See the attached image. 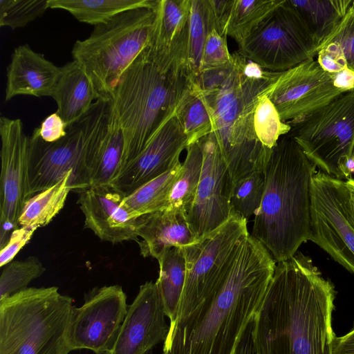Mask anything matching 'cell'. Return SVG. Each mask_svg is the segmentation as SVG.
Masks as SVG:
<instances>
[{
	"instance_id": "1",
	"label": "cell",
	"mask_w": 354,
	"mask_h": 354,
	"mask_svg": "<svg viewBox=\"0 0 354 354\" xmlns=\"http://www.w3.org/2000/svg\"><path fill=\"white\" fill-rule=\"evenodd\" d=\"M335 290L308 257L277 263L254 322L257 354H333Z\"/></svg>"
},
{
	"instance_id": "2",
	"label": "cell",
	"mask_w": 354,
	"mask_h": 354,
	"mask_svg": "<svg viewBox=\"0 0 354 354\" xmlns=\"http://www.w3.org/2000/svg\"><path fill=\"white\" fill-rule=\"evenodd\" d=\"M276 263L249 234L222 285L183 322L169 329L163 352L232 354L261 306Z\"/></svg>"
},
{
	"instance_id": "3",
	"label": "cell",
	"mask_w": 354,
	"mask_h": 354,
	"mask_svg": "<svg viewBox=\"0 0 354 354\" xmlns=\"http://www.w3.org/2000/svg\"><path fill=\"white\" fill-rule=\"evenodd\" d=\"M316 167L288 133L270 149L263 168L264 193L251 235L277 263L292 258L310 239Z\"/></svg>"
},
{
	"instance_id": "4",
	"label": "cell",
	"mask_w": 354,
	"mask_h": 354,
	"mask_svg": "<svg viewBox=\"0 0 354 354\" xmlns=\"http://www.w3.org/2000/svg\"><path fill=\"white\" fill-rule=\"evenodd\" d=\"M225 67L203 71L194 80L205 94L213 119V134L233 183L263 171L270 149L258 140L254 113L258 97L277 75L253 78L244 75L245 58L237 51Z\"/></svg>"
},
{
	"instance_id": "5",
	"label": "cell",
	"mask_w": 354,
	"mask_h": 354,
	"mask_svg": "<svg viewBox=\"0 0 354 354\" xmlns=\"http://www.w3.org/2000/svg\"><path fill=\"white\" fill-rule=\"evenodd\" d=\"M189 86L190 80L183 71H162L145 49L124 71L109 96L124 137L118 174L141 153L161 124L176 111Z\"/></svg>"
},
{
	"instance_id": "6",
	"label": "cell",
	"mask_w": 354,
	"mask_h": 354,
	"mask_svg": "<svg viewBox=\"0 0 354 354\" xmlns=\"http://www.w3.org/2000/svg\"><path fill=\"white\" fill-rule=\"evenodd\" d=\"M75 307L55 286L28 288L0 301V354H68Z\"/></svg>"
},
{
	"instance_id": "7",
	"label": "cell",
	"mask_w": 354,
	"mask_h": 354,
	"mask_svg": "<svg viewBox=\"0 0 354 354\" xmlns=\"http://www.w3.org/2000/svg\"><path fill=\"white\" fill-rule=\"evenodd\" d=\"M110 98L103 95L80 120L71 124L66 135L55 142L30 136L28 187L30 198L72 173V191L90 187L89 174L108 121Z\"/></svg>"
},
{
	"instance_id": "8",
	"label": "cell",
	"mask_w": 354,
	"mask_h": 354,
	"mask_svg": "<svg viewBox=\"0 0 354 354\" xmlns=\"http://www.w3.org/2000/svg\"><path fill=\"white\" fill-rule=\"evenodd\" d=\"M154 8L120 13L107 23L95 26L86 39L74 44L73 60L84 67L101 95L110 96L124 71L147 47Z\"/></svg>"
},
{
	"instance_id": "9",
	"label": "cell",
	"mask_w": 354,
	"mask_h": 354,
	"mask_svg": "<svg viewBox=\"0 0 354 354\" xmlns=\"http://www.w3.org/2000/svg\"><path fill=\"white\" fill-rule=\"evenodd\" d=\"M248 234L247 220L232 211L225 223L183 247L185 281L177 319L170 328L183 322L222 285Z\"/></svg>"
},
{
	"instance_id": "10",
	"label": "cell",
	"mask_w": 354,
	"mask_h": 354,
	"mask_svg": "<svg viewBox=\"0 0 354 354\" xmlns=\"http://www.w3.org/2000/svg\"><path fill=\"white\" fill-rule=\"evenodd\" d=\"M288 124V134L322 171L339 179L350 176L354 148V88Z\"/></svg>"
},
{
	"instance_id": "11",
	"label": "cell",
	"mask_w": 354,
	"mask_h": 354,
	"mask_svg": "<svg viewBox=\"0 0 354 354\" xmlns=\"http://www.w3.org/2000/svg\"><path fill=\"white\" fill-rule=\"evenodd\" d=\"M318 43L299 12L283 0L238 46L237 53L272 72L317 55Z\"/></svg>"
},
{
	"instance_id": "12",
	"label": "cell",
	"mask_w": 354,
	"mask_h": 354,
	"mask_svg": "<svg viewBox=\"0 0 354 354\" xmlns=\"http://www.w3.org/2000/svg\"><path fill=\"white\" fill-rule=\"evenodd\" d=\"M310 241L354 274V208L346 181L317 171L311 183Z\"/></svg>"
},
{
	"instance_id": "13",
	"label": "cell",
	"mask_w": 354,
	"mask_h": 354,
	"mask_svg": "<svg viewBox=\"0 0 354 354\" xmlns=\"http://www.w3.org/2000/svg\"><path fill=\"white\" fill-rule=\"evenodd\" d=\"M353 88V71L347 69L331 73L324 70L317 60L311 59L278 72L264 94L275 106L281 120L288 123L306 116Z\"/></svg>"
},
{
	"instance_id": "14",
	"label": "cell",
	"mask_w": 354,
	"mask_h": 354,
	"mask_svg": "<svg viewBox=\"0 0 354 354\" xmlns=\"http://www.w3.org/2000/svg\"><path fill=\"white\" fill-rule=\"evenodd\" d=\"M129 306L118 285L93 288L84 302L75 307L71 319L68 344L71 351L88 349L95 354L111 351Z\"/></svg>"
},
{
	"instance_id": "15",
	"label": "cell",
	"mask_w": 354,
	"mask_h": 354,
	"mask_svg": "<svg viewBox=\"0 0 354 354\" xmlns=\"http://www.w3.org/2000/svg\"><path fill=\"white\" fill-rule=\"evenodd\" d=\"M0 247L8 242L12 232L19 227V218L30 198L28 160L30 136L20 119L0 118Z\"/></svg>"
},
{
	"instance_id": "16",
	"label": "cell",
	"mask_w": 354,
	"mask_h": 354,
	"mask_svg": "<svg viewBox=\"0 0 354 354\" xmlns=\"http://www.w3.org/2000/svg\"><path fill=\"white\" fill-rule=\"evenodd\" d=\"M200 140L203 164L193 204L187 214L192 231L201 238L225 223L232 209L233 180L213 133Z\"/></svg>"
},
{
	"instance_id": "17",
	"label": "cell",
	"mask_w": 354,
	"mask_h": 354,
	"mask_svg": "<svg viewBox=\"0 0 354 354\" xmlns=\"http://www.w3.org/2000/svg\"><path fill=\"white\" fill-rule=\"evenodd\" d=\"M187 146V138L176 111L161 124L145 149L127 165L111 185L125 195L130 194L174 167Z\"/></svg>"
},
{
	"instance_id": "18",
	"label": "cell",
	"mask_w": 354,
	"mask_h": 354,
	"mask_svg": "<svg viewBox=\"0 0 354 354\" xmlns=\"http://www.w3.org/2000/svg\"><path fill=\"white\" fill-rule=\"evenodd\" d=\"M165 317L156 282L147 281L140 286L128 307L112 354H149L167 337L170 326Z\"/></svg>"
},
{
	"instance_id": "19",
	"label": "cell",
	"mask_w": 354,
	"mask_h": 354,
	"mask_svg": "<svg viewBox=\"0 0 354 354\" xmlns=\"http://www.w3.org/2000/svg\"><path fill=\"white\" fill-rule=\"evenodd\" d=\"M126 196L113 185L93 186L80 192L77 203L84 216V227L112 244L138 242V218L124 205Z\"/></svg>"
},
{
	"instance_id": "20",
	"label": "cell",
	"mask_w": 354,
	"mask_h": 354,
	"mask_svg": "<svg viewBox=\"0 0 354 354\" xmlns=\"http://www.w3.org/2000/svg\"><path fill=\"white\" fill-rule=\"evenodd\" d=\"M191 0H157L151 38L145 52L162 71L185 73Z\"/></svg>"
},
{
	"instance_id": "21",
	"label": "cell",
	"mask_w": 354,
	"mask_h": 354,
	"mask_svg": "<svg viewBox=\"0 0 354 354\" xmlns=\"http://www.w3.org/2000/svg\"><path fill=\"white\" fill-rule=\"evenodd\" d=\"M60 67L34 51L29 45L15 48L6 68L5 102L18 95L52 96Z\"/></svg>"
},
{
	"instance_id": "22",
	"label": "cell",
	"mask_w": 354,
	"mask_h": 354,
	"mask_svg": "<svg viewBox=\"0 0 354 354\" xmlns=\"http://www.w3.org/2000/svg\"><path fill=\"white\" fill-rule=\"evenodd\" d=\"M137 243L144 257L157 260L165 250L174 246L185 247L200 238L192 231L186 214L178 209H165L138 217Z\"/></svg>"
},
{
	"instance_id": "23",
	"label": "cell",
	"mask_w": 354,
	"mask_h": 354,
	"mask_svg": "<svg viewBox=\"0 0 354 354\" xmlns=\"http://www.w3.org/2000/svg\"><path fill=\"white\" fill-rule=\"evenodd\" d=\"M60 68L61 73L51 97L57 105V111L70 125L85 115L103 95L80 62L73 60Z\"/></svg>"
},
{
	"instance_id": "24",
	"label": "cell",
	"mask_w": 354,
	"mask_h": 354,
	"mask_svg": "<svg viewBox=\"0 0 354 354\" xmlns=\"http://www.w3.org/2000/svg\"><path fill=\"white\" fill-rule=\"evenodd\" d=\"M123 149L122 130L110 99L106 131L91 169L90 187L111 185L120 169Z\"/></svg>"
},
{
	"instance_id": "25",
	"label": "cell",
	"mask_w": 354,
	"mask_h": 354,
	"mask_svg": "<svg viewBox=\"0 0 354 354\" xmlns=\"http://www.w3.org/2000/svg\"><path fill=\"white\" fill-rule=\"evenodd\" d=\"M160 272L156 281L164 312L173 325L176 319L179 304L183 293L186 265L184 248L174 246L165 250L158 259Z\"/></svg>"
},
{
	"instance_id": "26",
	"label": "cell",
	"mask_w": 354,
	"mask_h": 354,
	"mask_svg": "<svg viewBox=\"0 0 354 354\" xmlns=\"http://www.w3.org/2000/svg\"><path fill=\"white\" fill-rule=\"evenodd\" d=\"M157 0H48V8L67 11L78 21L96 26L129 10L156 6Z\"/></svg>"
},
{
	"instance_id": "27",
	"label": "cell",
	"mask_w": 354,
	"mask_h": 354,
	"mask_svg": "<svg viewBox=\"0 0 354 354\" xmlns=\"http://www.w3.org/2000/svg\"><path fill=\"white\" fill-rule=\"evenodd\" d=\"M353 1L287 0L301 16L319 46L339 24Z\"/></svg>"
},
{
	"instance_id": "28",
	"label": "cell",
	"mask_w": 354,
	"mask_h": 354,
	"mask_svg": "<svg viewBox=\"0 0 354 354\" xmlns=\"http://www.w3.org/2000/svg\"><path fill=\"white\" fill-rule=\"evenodd\" d=\"M73 174L70 173L53 186L30 197L25 203L19 225L28 227L47 225L63 209L72 191Z\"/></svg>"
},
{
	"instance_id": "29",
	"label": "cell",
	"mask_w": 354,
	"mask_h": 354,
	"mask_svg": "<svg viewBox=\"0 0 354 354\" xmlns=\"http://www.w3.org/2000/svg\"><path fill=\"white\" fill-rule=\"evenodd\" d=\"M176 115L187 138L188 145L213 131L214 119L210 104L195 81L190 82L189 90L180 101Z\"/></svg>"
},
{
	"instance_id": "30",
	"label": "cell",
	"mask_w": 354,
	"mask_h": 354,
	"mask_svg": "<svg viewBox=\"0 0 354 354\" xmlns=\"http://www.w3.org/2000/svg\"><path fill=\"white\" fill-rule=\"evenodd\" d=\"M182 163L179 162L165 174L142 185L127 194L123 203L131 214L138 218L168 207L171 188L178 177Z\"/></svg>"
},
{
	"instance_id": "31",
	"label": "cell",
	"mask_w": 354,
	"mask_h": 354,
	"mask_svg": "<svg viewBox=\"0 0 354 354\" xmlns=\"http://www.w3.org/2000/svg\"><path fill=\"white\" fill-rule=\"evenodd\" d=\"M186 150L185 160L169 194L168 207L180 209L187 216L200 182L203 153L200 140L189 145Z\"/></svg>"
},
{
	"instance_id": "32",
	"label": "cell",
	"mask_w": 354,
	"mask_h": 354,
	"mask_svg": "<svg viewBox=\"0 0 354 354\" xmlns=\"http://www.w3.org/2000/svg\"><path fill=\"white\" fill-rule=\"evenodd\" d=\"M213 29L208 0H191L185 59V72L191 81L200 75L204 44Z\"/></svg>"
},
{
	"instance_id": "33",
	"label": "cell",
	"mask_w": 354,
	"mask_h": 354,
	"mask_svg": "<svg viewBox=\"0 0 354 354\" xmlns=\"http://www.w3.org/2000/svg\"><path fill=\"white\" fill-rule=\"evenodd\" d=\"M283 0H233L226 34L240 45Z\"/></svg>"
},
{
	"instance_id": "34",
	"label": "cell",
	"mask_w": 354,
	"mask_h": 354,
	"mask_svg": "<svg viewBox=\"0 0 354 354\" xmlns=\"http://www.w3.org/2000/svg\"><path fill=\"white\" fill-rule=\"evenodd\" d=\"M45 270L42 263L35 257L12 261L4 266L0 277V301L28 288V284Z\"/></svg>"
},
{
	"instance_id": "35",
	"label": "cell",
	"mask_w": 354,
	"mask_h": 354,
	"mask_svg": "<svg viewBox=\"0 0 354 354\" xmlns=\"http://www.w3.org/2000/svg\"><path fill=\"white\" fill-rule=\"evenodd\" d=\"M254 129L258 140L269 149L290 130V124L281 120L275 106L264 93L258 97L255 106Z\"/></svg>"
},
{
	"instance_id": "36",
	"label": "cell",
	"mask_w": 354,
	"mask_h": 354,
	"mask_svg": "<svg viewBox=\"0 0 354 354\" xmlns=\"http://www.w3.org/2000/svg\"><path fill=\"white\" fill-rule=\"evenodd\" d=\"M265 187L263 171H257L233 183L232 209L248 220L260 207Z\"/></svg>"
},
{
	"instance_id": "37",
	"label": "cell",
	"mask_w": 354,
	"mask_h": 354,
	"mask_svg": "<svg viewBox=\"0 0 354 354\" xmlns=\"http://www.w3.org/2000/svg\"><path fill=\"white\" fill-rule=\"evenodd\" d=\"M48 8V0H0V26L24 28Z\"/></svg>"
},
{
	"instance_id": "38",
	"label": "cell",
	"mask_w": 354,
	"mask_h": 354,
	"mask_svg": "<svg viewBox=\"0 0 354 354\" xmlns=\"http://www.w3.org/2000/svg\"><path fill=\"white\" fill-rule=\"evenodd\" d=\"M330 45L339 52L348 69L354 71V12L350 8L333 32L319 46Z\"/></svg>"
},
{
	"instance_id": "39",
	"label": "cell",
	"mask_w": 354,
	"mask_h": 354,
	"mask_svg": "<svg viewBox=\"0 0 354 354\" xmlns=\"http://www.w3.org/2000/svg\"><path fill=\"white\" fill-rule=\"evenodd\" d=\"M232 60V54L230 53L227 44V37L221 36L215 29L211 30L203 46L201 73L227 66Z\"/></svg>"
},
{
	"instance_id": "40",
	"label": "cell",
	"mask_w": 354,
	"mask_h": 354,
	"mask_svg": "<svg viewBox=\"0 0 354 354\" xmlns=\"http://www.w3.org/2000/svg\"><path fill=\"white\" fill-rule=\"evenodd\" d=\"M37 228L21 226L14 230L6 245L1 248L0 266L3 268L12 261L28 243Z\"/></svg>"
},
{
	"instance_id": "41",
	"label": "cell",
	"mask_w": 354,
	"mask_h": 354,
	"mask_svg": "<svg viewBox=\"0 0 354 354\" xmlns=\"http://www.w3.org/2000/svg\"><path fill=\"white\" fill-rule=\"evenodd\" d=\"M68 126V124L56 111L45 118L40 127L33 130L32 136L39 137L46 142H55L66 135Z\"/></svg>"
},
{
	"instance_id": "42",
	"label": "cell",
	"mask_w": 354,
	"mask_h": 354,
	"mask_svg": "<svg viewBox=\"0 0 354 354\" xmlns=\"http://www.w3.org/2000/svg\"><path fill=\"white\" fill-rule=\"evenodd\" d=\"M233 0H208L209 15L214 28L227 37L226 28Z\"/></svg>"
},
{
	"instance_id": "43",
	"label": "cell",
	"mask_w": 354,
	"mask_h": 354,
	"mask_svg": "<svg viewBox=\"0 0 354 354\" xmlns=\"http://www.w3.org/2000/svg\"><path fill=\"white\" fill-rule=\"evenodd\" d=\"M254 326L253 319L243 331L232 354H257L253 341Z\"/></svg>"
},
{
	"instance_id": "44",
	"label": "cell",
	"mask_w": 354,
	"mask_h": 354,
	"mask_svg": "<svg viewBox=\"0 0 354 354\" xmlns=\"http://www.w3.org/2000/svg\"><path fill=\"white\" fill-rule=\"evenodd\" d=\"M333 354H354V326L346 335L335 338Z\"/></svg>"
},
{
	"instance_id": "45",
	"label": "cell",
	"mask_w": 354,
	"mask_h": 354,
	"mask_svg": "<svg viewBox=\"0 0 354 354\" xmlns=\"http://www.w3.org/2000/svg\"><path fill=\"white\" fill-rule=\"evenodd\" d=\"M346 181L350 190L351 201L354 208V180L352 178H348Z\"/></svg>"
},
{
	"instance_id": "46",
	"label": "cell",
	"mask_w": 354,
	"mask_h": 354,
	"mask_svg": "<svg viewBox=\"0 0 354 354\" xmlns=\"http://www.w3.org/2000/svg\"><path fill=\"white\" fill-rule=\"evenodd\" d=\"M349 168H350L351 171H353V169H354V148H353L352 155H351V162L349 165Z\"/></svg>"
},
{
	"instance_id": "47",
	"label": "cell",
	"mask_w": 354,
	"mask_h": 354,
	"mask_svg": "<svg viewBox=\"0 0 354 354\" xmlns=\"http://www.w3.org/2000/svg\"><path fill=\"white\" fill-rule=\"evenodd\" d=\"M350 10L354 12V1H353V3L350 7Z\"/></svg>"
},
{
	"instance_id": "48",
	"label": "cell",
	"mask_w": 354,
	"mask_h": 354,
	"mask_svg": "<svg viewBox=\"0 0 354 354\" xmlns=\"http://www.w3.org/2000/svg\"><path fill=\"white\" fill-rule=\"evenodd\" d=\"M99 354H112V353H111V351H106V352L99 353Z\"/></svg>"
},
{
	"instance_id": "49",
	"label": "cell",
	"mask_w": 354,
	"mask_h": 354,
	"mask_svg": "<svg viewBox=\"0 0 354 354\" xmlns=\"http://www.w3.org/2000/svg\"><path fill=\"white\" fill-rule=\"evenodd\" d=\"M162 354H169V353L163 352Z\"/></svg>"
},
{
	"instance_id": "50",
	"label": "cell",
	"mask_w": 354,
	"mask_h": 354,
	"mask_svg": "<svg viewBox=\"0 0 354 354\" xmlns=\"http://www.w3.org/2000/svg\"><path fill=\"white\" fill-rule=\"evenodd\" d=\"M354 72V71H353Z\"/></svg>"
}]
</instances>
